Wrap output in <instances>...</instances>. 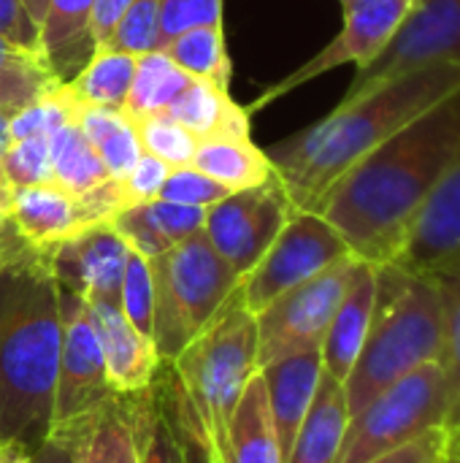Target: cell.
<instances>
[{
    "instance_id": "cell-48",
    "label": "cell",
    "mask_w": 460,
    "mask_h": 463,
    "mask_svg": "<svg viewBox=\"0 0 460 463\" xmlns=\"http://www.w3.org/2000/svg\"><path fill=\"white\" fill-rule=\"evenodd\" d=\"M130 0H95L92 16H89V38H92V52L106 49L111 33L117 30L122 14L127 11Z\"/></svg>"
},
{
    "instance_id": "cell-18",
    "label": "cell",
    "mask_w": 460,
    "mask_h": 463,
    "mask_svg": "<svg viewBox=\"0 0 460 463\" xmlns=\"http://www.w3.org/2000/svg\"><path fill=\"white\" fill-rule=\"evenodd\" d=\"M377 309V266L358 260L355 274L350 279V288L328 326V334L320 347L323 372L333 377L336 383H347L366 336L374 323Z\"/></svg>"
},
{
    "instance_id": "cell-32",
    "label": "cell",
    "mask_w": 460,
    "mask_h": 463,
    "mask_svg": "<svg viewBox=\"0 0 460 463\" xmlns=\"http://www.w3.org/2000/svg\"><path fill=\"white\" fill-rule=\"evenodd\" d=\"M95 0H49L38 22V49L52 65L60 54L89 38V16Z\"/></svg>"
},
{
    "instance_id": "cell-29",
    "label": "cell",
    "mask_w": 460,
    "mask_h": 463,
    "mask_svg": "<svg viewBox=\"0 0 460 463\" xmlns=\"http://www.w3.org/2000/svg\"><path fill=\"white\" fill-rule=\"evenodd\" d=\"M187 76L211 81L222 90L230 84V57L225 49V33L222 22L220 24H198L176 35L165 49H163Z\"/></svg>"
},
{
    "instance_id": "cell-3",
    "label": "cell",
    "mask_w": 460,
    "mask_h": 463,
    "mask_svg": "<svg viewBox=\"0 0 460 463\" xmlns=\"http://www.w3.org/2000/svg\"><path fill=\"white\" fill-rule=\"evenodd\" d=\"M62 347L60 288L46 250L0 271V439L33 453L52 437Z\"/></svg>"
},
{
    "instance_id": "cell-15",
    "label": "cell",
    "mask_w": 460,
    "mask_h": 463,
    "mask_svg": "<svg viewBox=\"0 0 460 463\" xmlns=\"http://www.w3.org/2000/svg\"><path fill=\"white\" fill-rule=\"evenodd\" d=\"M127 252L130 247L111 228V222L89 225L46 250L57 285L76 293L87 304H119Z\"/></svg>"
},
{
    "instance_id": "cell-19",
    "label": "cell",
    "mask_w": 460,
    "mask_h": 463,
    "mask_svg": "<svg viewBox=\"0 0 460 463\" xmlns=\"http://www.w3.org/2000/svg\"><path fill=\"white\" fill-rule=\"evenodd\" d=\"M266 383V396H268V410L271 420L282 445V456L287 461V453L293 448V439L314 402L317 385L323 380V358L320 350L312 353H298L282 361H274L263 369H258Z\"/></svg>"
},
{
    "instance_id": "cell-47",
    "label": "cell",
    "mask_w": 460,
    "mask_h": 463,
    "mask_svg": "<svg viewBox=\"0 0 460 463\" xmlns=\"http://www.w3.org/2000/svg\"><path fill=\"white\" fill-rule=\"evenodd\" d=\"M125 122V114L119 109H103V106H81L76 125L87 136L92 146H100L119 125Z\"/></svg>"
},
{
    "instance_id": "cell-7",
    "label": "cell",
    "mask_w": 460,
    "mask_h": 463,
    "mask_svg": "<svg viewBox=\"0 0 460 463\" xmlns=\"http://www.w3.org/2000/svg\"><path fill=\"white\" fill-rule=\"evenodd\" d=\"M439 426H445L442 369L439 364H428L377 393L350 418L336 463L371 461Z\"/></svg>"
},
{
    "instance_id": "cell-37",
    "label": "cell",
    "mask_w": 460,
    "mask_h": 463,
    "mask_svg": "<svg viewBox=\"0 0 460 463\" xmlns=\"http://www.w3.org/2000/svg\"><path fill=\"white\" fill-rule=\"evenodd\" d=\"M160 3L163 0H130L117 30L111 33L106 49H117V52H127V54L155 52Z\"/></svg>"
},
{
    "instance_id": "cell-20",
    "label": "cell",
    "mask_w": 460,
    "mask_h": 463,
    "mask_svg": "<svg viewBox=\"0 0 460 463\" xmlns=\"http://www.w3.org/2000/svg\"><path fill=\"white\" fill-rule=\"evenodd\" d=\"M8 217L35 250H52L87 228L81 222L76 195L60 190L54 182L14 190Z\"/></svg>"
},
{
    "instance_id": "cell-50",
    "label": "cell",
    "mask_w": 460,
    "mask_h": 463,
    "mask_svg": "<svg viewBox=\"0 0 460 463\" xmlns=\"http://www.w3.org/2000/svg\"><path fill=\"white\" fill-rule=\"evenodd\" d=\"M27 463H73V448L70 439L62 434H52L38 450L30 453Z\"/></svg>"
},
{
    "instance_id": "cell-16",
    "label": "cell",
    "mask_w": 460,
    "mask_h": 463,
    "mask_svg": "<svg viewBox=\"0 0 460 463\" xmlns=\"http://www.w3.org/2000/svg\"><path fill=\"white\" fill-rule=\"evenodd\" d=\"M119 399L136 437L138 463H190V445L179 407V383L171 364H160L146 391Z\"/></svg>"
},
{
    "instance_id": "cell-9",
    "label": "cell",
    "mask_w": 460,
    "mask_h": 463,
    "mask_svg": "<svg viewBox=\"0 0 460 463\" xmlns=\"http://www.w3.org/2000/svg\"><path fill=\"white\" fill-rule=\"evenodd\" d=\"M358 258H344L271 301L258 320V369L323 347L328 326L350 288Z\"/></svg>"
},
{
    "instance_id": "cell-8",
    "label": "cell",
    "mask_w": 460,
    "mask_h": 463,
    "mask_svg": "<svg viewBox=\"0 0 460 463\" xmlns=\"http://www.w3.org/2000/svg\"><path fill=\"white\" fill-rule=\"evenodd\" d=\"M350 255V247L323 214L296 209L260 263L241 279V304L258 315L287 290L309 282Z\"/></svg>"
},
{
    "instance_id": "cell-25",
    "label": "cell",
    "mask_w": 460,
    "mask_h": 463,
    "mask_svg": "<svg viewBox=\"0 0 460 463\" xmlns=\"http://www.w3.org/2000/svg\"><path fill=\"white\" fill-rule=\"evenodd\" d=\"M201 174L220 182L225 190L239 193L268 182L277 171L266 149L247 141H198L192 163Z\"/></svg>"
},
{
    "instance_id": "cell-44",
    "label": "cell",
    "mask_w": 460,
    "mask_h": 463,
    "mask_svg": "<svg viewBox=\"0 0 460 463\" xmlns=\"http://www.w3.org/2000/svg\"><path fill=\"white\" fill-rule=\"evenodd\" d=\"M95 152L100 155L108 176L122 179L136 165V160L144 155V146H141V138H138L136 125L125 117V122L100 146H95Z\"/></svg>"
},
{
    "instance_id": "cell-58",
    "label": "cell",
    "mask_w": 460,
    "mask_h": 463,
    "mask_svg": "<svg viewBox=\"0 0 460 463\" xmlns=\"http://www.w3.org/2000/svg\"><path fill=\"white\" fill-rule=\"evenodd\" d=\"M342 3H344V0H342Z\"/></svg>"
},
{
    "instance_id": "cell-36",
    "label": "cell",
    "mask_w": 460,
    "mask_h": 463,
    "mask_svg": "<svg viewBox=\"0 0 460 463\" xmlns=\"http://www.w3.org/2000/svg\"><path fill=\"white\" fill-rule=\"evenodd\" d=\"M0 171L14 190L30 184L52 182V155H49V136L22 138L14 141L5 155L0 157Z\"/></svg>"
},
{
    "instance_id": "cell-13",
    "label": "cell",
    "mask_w": 460,
    "mask_h": 463,
    "mask_svg": "<svg viewBox=\"0 0 460 463\" xmlns=\"http://www.w3.org/2000/svg\"><path fill=\"white\" fill-rule=\"evenodd\" d=\"M342 5H344V22L339 35L314 57H309L304 65H298L290 76H285L279 84L258 95V100L247 109L249 114L260 111L271 100L304 87L306 81L328 71H336L342 65H358V68L369 65L393 38L396 27L412 8V0H344Z\"/></svg>"
},
{
    "instance_id": "cell-11",
    "label": "cell",
    "mask_w": 460,
    "mask_h": 463,
    "mask_svg": "<svg viewBox=\"0 0 460 463\" xmlns=\"http://www.w3.org/2000/svg\"><path fill=\"white\" fill-rule=\"evenodd\" d=\"M60 315H62V347H60L52 434H65L76 429L117 396L106 380L100 334L89 304L76 293L60 288Z\"/></svg>"
},
{
    "instance_id": "cell-1",
    "label": "cell",
    "mask_w": 460,
    "mask_h": 463,
    "mask_svg": "<svg viewBox=\"0 0 460 463\" xmlns=\"http://www.w3.org/2000/svg\"><path fill=\"white\" fill-rule=\"evenodd\" d=\"M458 149L460 87L358 160L314 212L339 231L358 260L388 266Z\"/></svg>"
},
{
    "instance_id": "cell-14",
    "label": "cell",
    "mask_w": 460,
    "mask_h": 463,
    "mask_svg": "<svg viewBox=\"0 0 460 463\" xmlns=\"http://www.w3.org/2000/svg\"><path fill=\"white\" fill-rule=\"evenodd\" d=\"M388 266L428 279L460 277V149L418 212L399 258Z\"/></svg>"
},
{
    "instance_id": "cell-43",
    "label": "cell",
    "mask_w": 460,
    "mask_h": 463,
    "mask_svg": "<svg viewBox=\"0 0 460 463\" xmlns=\"http://www.w3.org/2000/svg\"><path fill=\"white\" fill-rule=\"evenodd\" d=\"M450 450H453V431L439 426V429H431L423 437H418L396 450H388L366 463H445Z\"/></svg>"
},
{
    "instance_id": "cell-33",
    "label": "cell",
    "mask_w": 460,
    "mask_h": 463,
    "mask_svg": "<svg viewBox=\"0 0 460 463\" xmlns=\"http://www.w3.org/2000/svg\"><path fill=\"white\" fill-rule=\"evenodd\" d=\"M133 125L138 130L144 152L160 157L171 168L192 163L195 149H198V138L187 128H182L171 114H165V111L152 114V117H144Z\"/></svg>"
},
{
    "instance_id": "cell-5",
    "label": "cell",
    "mask_w": 460,
    "mask_h": 463,
    "mask_svg": "<svg viewBox=\"0 0 460 463\" xmlns=\"http://www.w3.org/2000/svg\"><path fill=\"white\" fill-rule=\"evenodd\" d=\"M171 369L209 439L214 463L225 448L230 415L258 372V320L239 288L220 315L171 361Z\"/></svg>"
},
{
    "instance_id": "cell-51",
    "label": "cell",
    "mask_w": 460,
    "mask_h": 463,
    "mask_svg": "<svg viewBox=\"0 0 460 463\" xmlns=\"http://www.w3.org/2000/svg\"><path fill=\"white\" fill-rule=\"evenodd\" d=\"M33 60H43V57H35V54H30V52L14 46L11 41H5V38L0 35V62H33ZM43 62H46V60H43Z\"/></svg>"
},
{
    "instance_id": "cell-26",
    "label": "cell",
    "mask_w": 460,
    "mask_h": 463,
    "mask_svg": "<svg viewBox=\"0 0 460 463\" xmlns=\"http://www.w3.org/2000/svg\"><path fill=\"white\" fill-rule=\"evenodd\" d=\"M192 76H187L165 52L138 54L136 76L122 106V114L130 122H138L152 114L168 111V106L187 90Z\"/></svg>"
},
{
    "instance_id": "cell-27",
    "label": "cell",
    "mask_w": 460,
    "mask_h": 463,
    "mask_svg": "<svg viewBox=\"0 0 460 463\" xmlns=\"http://www.w3.org/2000/svg\"><path fill=\"white\" fill-rule=\"evenodd\" d=\"M138 54L117 52V49H98L76 73L73 81H65L81 106H103L119 109L127 100L133 76H136Z\"/></svg>"
},
{
    "instance_id": "cell-6",
    "label": "cell",
    "mask_w": 460,
    "mask_h": 463,
    "mask_svg": "<svg viewBox=\"0 0 460 463\" xmlns=\"http://www.w3.org/2000/svg\"><path fill=\"white\" fill-rule=\"evenodd\" d=\"M149 266L155 285L152 342L160 361L171 364L220 315L244 277L209 244L203 231L149 260Z\"/></svg>"
},
{
    "instance_id": "cell-54",
    "label": "cell",
    "mask_w": 460,
    "mask_h": 463,
    "mask_svg": "<svg viewBox=\"0 0 460 463\" xmlns=\"http://www.w3.org/2000/svg\"><path fill=\"white\" fill-rule=\"evenodd\" d=\"M11 201H14V187L8 184V179L0 171V214H8L11 212Z\"/></svg>"
},
{
    "instance_id": "cell-22",
    "label": "cell",
    "mask_w": 460,
    "mask_h": 463,
    "mask_svg": "<svg viewBox=\"0 0 460 463\" xmlns=\"http://www.w3.org/2000/svg\"><path fill=\"white\" fill-rule=\"evenodd\" d=\"M165 114H171L198 141L249 138V111L233 103L228 90L203 79H192L187 90L168 106Z\"/></svg>"
},
{
    "instance_id": "cell-56",
    "label": "cell",
    "mask_w": 460,
    "mask_h": 463,
    "mask_svg": "<svg viewBox=\"0 0 460 463\" xmlns=\"http://www.w3.org/2000/svg\"><path fill=\"white\" fill-rule=\"evenodd\" d=\"M453 445H455V458L460 463V431H453Z\"/></svg>"
},
{
    "instance_id": "cell-40",
    "label": "cell",
    "mask_w": 460,
    "mask_h": 463,
    "mask_svg": "<svg viewBox=\"0 0 460 463\" xmlns=\"http://www.w3.org/2000/svg\"><path fill=\"white\" fill-rule=\"evenodd\" d=\"M111 228L122 236V241L133 252L144 255L146 260H155V258H160V255H165L171 250L165 236L157 231L146 203H136V206H127L125 212H119L111 220Z\"/></svg>"
},
{
    "instance_id": "cell-38",
    "label": "cell",
    "mask_w": 460,
    "mask_h": 463,
    "mask_svg": "<svg viewBox=\"0 0 460 463\" xmlns=\"http://www.w3.org/2000/svg\"><path fill=\"white\" fill-rule=\"evenodd\" d=\"M222 0H163L157 19L155 52H163L176 35L198 24H220Z\"/></svg>"
},
{
    "instance_id": "cell-52",
    "label": "cell",
    "mask_w": 460,
    "mask_h": 463,
    "mask_svg": "<svg viewBox=\"0 0 460 463\" xmlns=\"http://www.w3.org/2000/svg\"><path fill=\"white\" fill-rule=\"evenodd\" d=\"M30 461V453L22 450L19 445H11V442H3L0 439V463H27Z\"/></svg>"
},
{
    "instance_id": "cell-24",
    "label": "cell",
    "mask_w": 460,
    "mask_h": 463,
    "mask_svg": "<svg viewBox=\"0 0 460 463\" xmlns=\"http://www.w3.org/2000/svg\"><path fill=\"white\" fill-rule=\"evenodd\" d=\"M62 437L70 439L73 463H138L136 437L119 396Z\"/></svg>"
},
{
    "instance_id": "cell-57",
    "label": "cell",
    "mask_w": 460,
    "mask_h": 463,
    "mask_svg": "<svg viewBox=\"0 0 460 463\" xmlns=\"http://www.w3.org/2000/svg\"><path fill=\"white\" fill-rule=\"evenodd\" d=\"M445 463H458V458H455V445H453V450H450V456H447V461Z\"/></svg>"
},
{
    "instance_id": "cell-39",
    "label": "cell",
    "mask_w": 460,
    "mask_h": 463,
    "mask_svg": "<svg viewBox=\"0 0 460 463\" xmlns=\"http://www.w3.org/2000/svg\"><path fill=\"white\" fill-rule=\"evenodd\" d=\"M225 195H230V190H225L211 176L201 174L195 165L171 168L163 187H160V193H157L160 201L184 203V206H201V209H209L211 203L222 201Z\"/></svg>"
},
{
    "instance_id": "cell-42",
    "label": "cell",
    "mask_w": 460,
    "mask_h": 463,
    "mask_svg": "<svg viewBox=\"0 0 460 463\" xmlns=\"http://www.w3.org/2000/svg\"><path fill=\"white\" fill-rule=\"evenodd\" d=\"M76 206H79V214H81V222L89 228V225H100V222H111L119 212H125L130 206L127 195H125V187H122V179H103L100 184H95L92 190L76 195Z\"/></svg>"
},
{
    "instance_id": "cell-21",
    "label": "cell",
    "mask_w": 460,
    "mask_h": 463,
    "mask_svg": "<svg viewBox=\"0 0 460 463\" xmlns=\"http://www.w3.org/2000/svg\"><path fill=\"white\" fill-rule=\"evenodd\" d=\"M220 463H285L260 372L252 374L230 415Z\"/></svg>"
},
{
    "instance_id": "cell-31",
    "label": "cell",
    "mask_w": 460,
    "mask_h": 463,
    "mask_svg": "<svg viewBox=\"0 0 460 463\" xmlns=\"http://www.w3.org/2000/svg\"><path fill=\"white\" fill-rule=\"evenodd\" d=\"M79 109H81V103L76 100L70 87L65 81H60L57 87H52L49 92H43L41 98L30 100L27 106L16 109L11 114V122H8L11 141L52 136L54 130H60L65 125H76Z\"/></svg>"
},
{
    "instance_id": "cell-28",
    "label": "cell",
    "mask_w": 460,
    "mask_h": 463,
    "mask_svg": "<svg viewBox=\"0 0 460 463\" xmlns=\"http://www.w3.org/2000/svg\"><path fill=\"white\" fill-rule=\"evenodd\" d=\"M49 155H52V182L70 195H81L95 184H100L103 179H108L100 155L79 130V125H65L54 130L49 136Z\"/></svg>"
},
{
    "instance_id": "cell-41",
    "label": "cell",
    "mask_w": 460,
    "mask_h": 463,
    "mask_svg": "<svg viewBox=\"0 0 460 463\" xmlns=\"http://www.w3.org/2000/svg\"><path fill=\"white\" fill-rule=\"evenodd\" d=\"M146 206H149V214H152L157 231L165 236V241L171 247H176L184 239L203 231L206 209H201V206H184V203H171V201H160V198L146 201Z\"/></svg>"
},
{
    "instance_id": "cell-17",
    "label": "cell",
    "mask_w": 460,
    "mask_h": 463,
    "mask_svg": "<svg viewBox=\"0 0 460 463\" xmlns=\"http://www.w3.org/2000/svg\"><path fill=\"white\" fill-rule=\"evenodd\" d=\"M103 361H106V380L117 396H133L152 385L160 369V353L149 336H144L119 309V304H89Z\"/></svg>"
},
{
    "instance_id": "cell-4",
    "label": "cell",
    "mask_w": 460,
    "mask_h": 463,
    "mask_svg": "<svg viewBox=\"0 0 460 463\" xmlns=\"http://www.w3.org/2000/svg\"><path fill=\"white\" fill-rule=\"evenodd\" d=\"M442 355L439 282L399 266H377V309L366 345L344 383L350 418L377 393Z\"/></svg>"
},
{
    "instance_id": "cell-53",
    "label": "cell",
    "mask_w": 460,
    "mask_h": 463,
    "mask_svg": "<svg viewBox=\"0 0 460 463\" xmlns=\"http://www.w3.org/2000/svg\"><path fill=\"white\" fill-rule=\"evenodd\" d=\"M11 109H0V157L5 155V149L14 144L11 141V133H8V122H11Z\"/></svg>"
},
{
    "instance_id": "cell-10",
    "label": "cell",
    "mask_w": 460,
    "mask_h": 463,
    "mask_svg": "<svg viewBox=\"0 0 460 463\" xmlns=\"http://www.w3.org/2000/svg\"><path fill=\"white\" fill-rule=\"evenodd\" d=\"M442 65L460 68V0H412L393 38L369 65L358 68L339 103H350L396 76Z\"/></svg>"
},
{
    "instance_id": "cell-46",
    "label": "cell",
    "mask_w": 460,
    "mask_h": 463,
    "mask_svg": "<svg viewBox=\"0 0 460 463\" xmlns=\"http://www.w3.org/2000/svg\"><path fill=\"white\" fill-rule=\"evenodd\" d=\"M0 35L5 41H11L14 46L30 52L35 57H43L38 49V24L30 19L22 0H0Z\"/></svg>"
},
{
    "instance_id": "cell-30",
    "label": "cell",
    "mask_w": 460,
    "mask_h": 463,
    "mask_svg": "<svg viewBox=\"0 0 460 463\" xmlns=\"http://www.w3.org/2000/svg\"><path fill=\"white\" fill-rule=\"evenodd\" d=\"M442 293V385L445 429L460 431V277L437 279Z\"/></svg>"
},
{
    "instance_id": "cell-2",
    "label": "cell",
    "mask_w": 460,
    "mask_h": 463,
    "mask_svg": "<svg viewBox=\"0 0 460 463\" xmlns=\"http://www.w3.org/2000/svg\"><path fill=\"white\" fill-rule=\"evenodd\" d=\"M460 87V68H423L396 76L325 119L266 149L279 182L301 212H314L323 195L369 152Z\"/></svg>"
},
{
    "instance_id": "cell-23",
    "label": "cell",
    "mask_w": 460,
    "mask_h": 463,
    "mask_svg": "<svg viewBox=\"0 0 460 463\" xmlns=\"http://www.w3.org/2000/svg\"><path fill=\"white\" fill-rule=\"evenodd\" d=\"M350 426L344 385L323 374L285 463H336Z\"/></svg>"
},
{
    "instance_id": "cell-12",
    "label": "cell",
    "mask_w": 460,
    "mask_h": 463,
    "mask_svg": "<svg viewBox=\"0 0 460 463\" xmlns=\"http://www.w3.org/2000/svg\"><path fill=\"white\" fill-rule=\"evenodd\" d=\"M296 206L274 174L268 182L225 195L206 209L203 233L209 244L230 263L239 277H247L266 250L274 244Z\"/></svg>"
},
{
    "instance_id": "cell-49",
    "label": "cell",
    "mask_w": 460,
    "mask_h": 463,
    "mask_svg": "<svg viewBox=\"0 0 460 463\" xmlns=\"http://www.w3.org/2000/svg\"><path fill=\"white\" fill-rule=\"evenodd\" d=\"M30 250H35V247L19 233V228L14 225V220L5 217L3 225H0V271H3L8 263H14V260H19L22 255H27Z\"/></svg>"
},
{
    "instance_id": "cell-45",
    "label": "cell",
    "mask_w": 460,
    "mask_h": 463,
    "mask_svg": "<svg viewBox=\"0 0 460 463\" xmlns=\"http://www.w3.org/2000/svg\"><path fill=\"white\" fill-rule=\"evenodd\" d=\"M168 171H171V165H165L160 157L144 152L136 160V165L122 176V187H125V195H127L130 206L155 201L163 182H165V176H168Z\"/></svg>"
},
{
    "instance_id": "cell-35",
    "label": "cell",
    "mask_w": 460,
    "mask_h": 463,
    "mask_svg": "<svg viewBox=\"0 0 460 463\" xmlns=\"http://www.w3.org/2000/svg\"><path fill=\"white\" fill-rule=\"evenodd\" d=\"M62 79L52 71L49 62H0V109H22L30 100L41 98Z\"/></svg>"
},
{
    "instance_id": "cell-55",
    "label": "cell",
    "mask_w": 460,
    "mask_h": 463,
    "mask_svg": "<svg viewBox=\"0 0 460 463\" xmlns=\"http://www.w3.org/2000/svg\"><path fill=\"white\" fill-rule=\"evenodd\" d=\"M46 3H49V0H22V5L27 8L30 19H33L35 24L41 22V16H43V11H46Z\"/></svg>"
},
{
    "instance_id": "cell-34",
    "label": "cell",
    "mask_w": 460,
    "mask_h": 463,
    "mask_svg": "<svg viewBox=\"0 0 460 463\" xmlns=\"http://www.w3.org/2000/svg\"><path fill=\"white\" fill-rule=\"evenodd\" d=\"M119 309L122 315L152 339V309H155V285H152V266L144 255L127 252L122 288H119Z\"/></svg>"
}]
</instances>
